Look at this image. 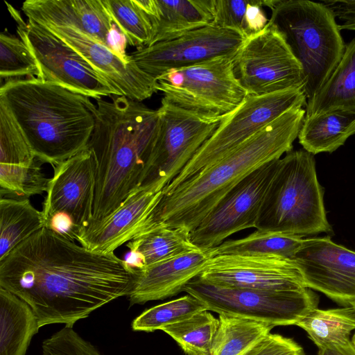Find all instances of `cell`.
<instances>
[{"instance_id":"6da1fadb","label":"cell","mask_w":355,"mask_h":355,"mask_svg":"<svg viewBox=\"0 0 355 355\" xmlns=\"http://www.w3.org/2000/svg\"><path fill=\"white\" fill-rule=\"evenodd\" d=\"M137 270L114 252L78 245L43 227L0 261V287L26 302L40 327L78 320L129 296Z\"/></svg>"},{"instance_id":"7a4b0ae2","label":"cell","mask_w":355,"mask_h":355,"mask_svg":"<svg viewBox=\"0 0 355 355\" xmlns=\"http://www.w3.org/2000/svg\"><path fill=\"white\" fill-rule=\"evenodd\" d=\"M305 114L303 107L287 111L191 180L168 193H162L133 239L159 227L193 231L245 177L292 150Z\"/></svg>"},{"instance_id":"3957f363","label":"cell","mask_w":355,"mask_h":355,"mask_svg":"<svg viewBox=\"0 0 355 355\" xmlns=\"http://www.w3.org/2000/svg\"><path fill=\"white\" fill-rule=\"evenodd\" d=\"M95 126L87 144L96 162L92 220L101 224L137 191L158 127V110L123 96L97 100Z\"/></svg>"},{"instance_id":"277c9868","label":"cell","mask_w":355,"mask_h":355,"mask_svg":"<svg viewBox=\"0 0 355 355\" xmlns=\"http://www.w3.org/2000/svg\"><path fill=\"white\" fill-rule=\"evenodd\" d=\"M0 98L42 164L54 167L87 147L97 114L89 97L31 78L1 83Z\"/></svg>"},{"instance_id":"5b68a950","label":"cell","mask_w":355,"mask_h":355,"mask_svg":"<svg viewBox=\"0 0 355 355\" xmlns=\"http://www.w3.org/2000/svg\"><path fill=\"white\" fill-rule=\"evenodd\" d=\"M255 228L301 237L330 231L313 154L291 150L277 159Z\"/></svg>"},{"instance_id":"8992f818","label":"cell","mask_w":355,"mask_h":355,"mask_svg":"<svg viewBox=\"0 0 355 355\" xmlns=\"http://www.w3.org/2000/svg\"><path fill=\"white\" fill-rule=\"evenodd\" d=\"M271 10L269 23L282 35L301 64L307 99L329 78L345 49L331 11L322 2L264 0Z\"/></svg>"},{"instance_id":"52a82bcc","label":"cell","mask_w":355,"mask_h":355,"mask_svg":"<svg viewBox=\"0 0 355 355\" xmlns=\"http://www.w3.org/2000/svg\"><path fill=\"white\" fill-rule=\"evenodd\" d=\"M157 81L162 101L207 119H223L248 96L235 77L231 57L171 69Z\"/></svg>"},{"instance_id":"ba28073f","label":"cell","mask_w":355,"mask_h":355,"mask_svg":"<svg viewBox=\"0 0 355 355\" xmlns=\"http://www.w3.org/2000/svg\"><path fill=\"white\" fill-rule=\"evenodd\" d=\"M303 89H290L270 94L248 95L224 117L218 128L180 173L166 187V194L230 153L241 144L287 111L306 107Z\"/></svg>"},{"instance_id":"9c48e42d","label":"cell","mask_w":355,"mask_h":355,"mask_svg":"<svg viewBox=\"0 0 355 355\" xmlns=\"http://www.w3.org/2000/svg\"><path fill=\"white\" fill-rule=\"evenodd\" d=\"M161 103L157 110V134L137 190L162 191L189 162L222 121L203 119L170 103Z\"/></svg>"},{"instance_id":"30bf717a","label":"cell","mask_w":355,"mask_h":355,"mask_svg":"<svg viewBox=\"0 0 355 355\" xmlns=\"http://www.w3.org/2000/svg\"><path fill=\"white\" fill-rule=\"evenodd\" d=\"M202 302L208 311L227 313L269 323L291 325L318 308V296L306 288L273 291L220 286L196 277L183 289Z\"/></svg>"},{"instance_id":"8fae6325","label":"cell","mask_w":355,"mask_h":355,"mask_svg":"<svg viewBox=\"0 0 355 355\" xmlns=\"http://www.w3.org/2000/svg\"><path fill=\"white\" fill-rule=\"evenodd\" d=\"M232 67L248 95L304 88L301 64L282 35L269 21L261 31L246 38L232 58Z\"/></svg>"},{"instance_id":"7c38bea8","label":"cell","mask_w":355,"mask_h":355,"mask_svg":"<svg viewBox=\"0 0 355 355\" xmlns=\"http://www.w3.org/2000/svg\"><path fill=\"white\" fill-rule=\"evenodd\" d=\"M17 22V32L36 58L41 80L62 86L72 92L97 100L120 96L76 51L44 26L28 19L5 2Z\"/></svg>"},{"instance_id":"4fadbf2b","label":"cell","mask_w":355,"mask_h":355,"mask_svg":"<svg viewBox=\"0 0 355 355\" xmlns=\"http://www.w3.org/2000/svg\"><path fill=\"white\" fill-rule=\"evenodd\" d=\"M277 159L266 163L245 177L191 232V241L196 247L214 248L236 232L255 228Z\"/></svg>"},{"instance_id":"5bb4252c","label":"cell","mask_w":355,"mask_h":355,"mask_svg":"<svg viewBox=\"0 0 355 355\" xmlns=\"http://www.w3.org/2000/svg\"><path fill=\"white\" fill-rule=\"evenodd\" d=\"M246 37L212 24L178 37L138 48L128 54L144 72L157 80L166 71L218 57L233 58Z\"/></svg>"},{"instance_id":"9a60e30c","label":"cell","mask_w":355,"mask_h":355,"mask_svg":"<svg viewBox=\"0 0 355 355\" xmlns=\"http://www.w3.org/2000/svg\"><path fill=\"white\" fill-rule=\"evenodd\" d=\"M29 20L44 26L76 51L120 96L141 102L158 92L157 80L142 71L128 54L116 53L74 25Z\"/></svg>"},{"instance_id":"2e32d148","label":"cell","mask_w":355,"mask_h":355,"mask_svg":"<svg viewBox=\"0 0 355 355\" xmlns=\"http://www.w3.org/2000/svg\"><path fill=\"white\" fill-rule=\"evenodd\" d=\"M198 278L220 286L262 291L308 288L293 259L275 255H216Z\"/></svg>"},{"instance_id":"e0dca14e","label":"cell","mask_w":355,"mask_h":355,"mask_svg":"<svg viewBox=\"0 0 355 355\" xmlns=\"http://www.w3.org/2000/svg\"><path fill=\"white\" fill-rule=\"evenodd\" d=\"M293 261L306 286L346 306L355 305V252L329 237L303 239Z\"/></svg>"},{"instance_id":"ac0fdd59","label":"cell","mask_w":355,"mask_h":355,"mask_svg":"<svg viewBox=\"0 0 355 355\" xmlns=\"http://www.w3.org/2000/svg\"><path fill=\"white\" fill-rule=\"evenodd\" d=\"M53 168L43 202L44 220L55 213L66 214L80 230L81 234L93 217L96 183L93 153L86 148Z\"/></svg>"},{"instance_id":"d6986e66","label":"cell","mask_w":355,"mask_h":355,"mask_svg":"<svg viewBox=\"0 0 355 355\" xmlns=\"http://www.w3.org/2000/svg\"><path fill=\"white\" fill-rule=\"evenodd\" d=\"M213 257V248H198L137 270V279L128 296L130 305L164 300L182 292Z\"/></svg>"},{"instance_id":"ffe728a7","label":"cell","mask_w":355,"mask_h":355,"mask_svg":"<svg viewBox=\"0 0 355 355\" xmlns=\"http://www.w3.org/2000/svg\"><path fill=\"white\" fill-rule=\"evenodd\" d=\"M162 196V191L137 190L114 214L78 241L91 250L110 253L131 241Z\"/></svg>"},{"instance_id":"44dd1931","label":"cell","mask_w":355,"mask_h":355,"mask_svg":"<svg viewBox=\"0 0 355 355\" xmlns=\"http://www.w3.org/2000/svg\"><path fill=\"white\" fill-rule=\"evenodd\" d=\"M21 9L28 19L74 25L105 46L116 26L104 0H26Z\"/></svg>"},{"instance_id":"7402d4cb","label":"cell","mask_w":355,"mask_h":355,"mask_svg":"<svg viewBox=\"0 0 355 355\" xmlns=\"http://www.w3.org/2000/svg\"><path fill=\"white\" fill-rule=\"evenodd\" d=\"M345 110L355 112V37L324 85L307 99L305 116Z\"/></svg>"},{"instance_id":"603a6c76","label":"cell","mask_w":355,"mask_h":355,"mask_svg":"<svg viewBox=\"0 0 355 355\" xmlns=\"http://www.w3.org/2000/svg\"><path fill=\"white\" fill-rule=\"evenodd\" d=\"M40 328L30 306L0 287V355H26Z\"/></svg>"},{"instance_id":"cb8c5ba5","label":"cell","mask_w":355,"mask_h":355,"mask_svg":"<svg viewBox=\"0 0 355 355\" xmlns=\"http://www.w3.org/2000/svg\"><path fill=\"white\" fill-rule=\"evenodd\" d=\"M156 3L155 33L150 45L212 24L211 0H156Z\"/></svg>"},{"instance_id":"d4e9b609","label":"cell","mask_w":355,"mask_h":355,"mask_svg":"<svg viewBox=\"0 0 355 355\" xmlns=\"http://www.w3.org/2000/svg\"><path fill=\"white\" fill-rule=\"evenodd\" d=\"M355 134V112L336 110L304 117L298 135L299 143L315 155L332 153Z\"/></svg>"},{"instance_id":"484cf974","label":"cell","mask_w":355,"mask_h":355,"mask_svg":"<svg viewBox=\"0 0 355 355\" xmlns=\"http://www.w3.org/2000/svg\"><path fill=\"white\" fill-rule=\"evenodd\" d=\"M43 227L42 211L28 198H1L0 261Z\"/></svg>"},{"instance_id":"4316f807","label":"cell","mask_w":355,"mask_h":355,"mask_svg":"<svg viewBox=\"0 0 355 355\" xmlns=\"http://www.w3.org/2000/svg\"><path fill=\"white\" fill-rule=\"evenodd\" d=\"M210 355H242L270 332L273 325L239 315L218 314Z\"/></svg>"},{"instance_id":"83f0119b","label":"cell","mask_w":355,"mask_h":355,"mask_svg":"<svg viewBox=\"0 0 355 355\" xmlns=\"http://www.w3.org/2000/svg\"><path fill=\"white\" fill-rule=\"evenodd\" d=\"M295 325L303 329L318 348L349 340L355 329V310L352 306L313 309L302 316Z\"/></svg>"},{"instance_id":"f1b7e54d","label":"cell","mask_w":355,"mask_h":355,"mask_svg":"<svg viewBox=\"0 0 355 355\" xmlns=\"http://www.w3.org/2000/svg\"><path fill=\"white\" fill-rule=\"evenodd\" d=\"M130 250L143 259L144 267L198 249L191 241V232L182 227H159L127 243Z\"/></svg>"},{"instance_id":"f546056e","label":"cell","mask_w":355,"mask_h":355,"mask_svg":"<svg viewBox=\"0 0 355 355\" xmlns=\"http://www.w3.org/2000/svg\"><path fill=\"white\" fill-rule=\"evenodd\" d=\"M302 241L296 235L257 230L244 238L225 241L213 250L214 256L275 255L293 259Z\"/></svg>"},{"instance_id":"4dcf8cb0","label":"cell","mask_w":355,"mask_h":355,"mask_svg":"<svg viewBox=\"0 0 355 355\" xmlns=\"http://www.w3.org/2000/svg\"><path fill=\"white\" fill-rule=\"evenodd\" d=\"M218 324V318L204 310L162 330L175 340L187 355H210Z\"/></svg>"},{"instance_id":"1f68e13d","label":"cell","mask_w":355,"mask_h":355,"mask_svg":"<svg viewBox=\"0 0 355 355\" xmlns=\"http://www.w3.org/2000/svg\"><path fill=\"white\" fill-rule=\"evenodd\" d=\"M104 2L127 44L137 49L150 45L155 33L153 22L137 0H104Z\"/></svg>"},{"instance_id":"d6a6232c","label":"cell","mask_w":355,"mask_h":355,"mask_svg":"<svg viewBox=\"0 0 355 355\" xmlns=\"http://www.w3.org/2000/svg\"><path fill=\"white\" fill-rule=\"evenodd\" d=\"M204 310L207 309L202 302L187 294L144 311L133 320L132 328L134 331L146 332L162 330L166 325L180 322Z\"/></svg>"},{"instance_id":"836d02e7","label":"cell","mask_w":355,"mask_h":355,"mask_svg":"<svg viewBox=\"0 0 355 355\" xmlns=\"http://www.w3.org/2000/svg\"><path fill=\"white\" fill-rule=\"evenodd\" d=\"M28 78L41 79L37 61L21 39L1 33L0 35V78L7 80Z\"/></svg>"},{"instance_id":"e575fe53","label":"cell","mask_w":355,"mask_h":355,"mask_svg":"<svg viewBox=\"0 0 355 355\" xmlns=\"http://www.w3.org/2000/svg\"><path fill=\"white\" fill-rule=\"evenodd\" d=\"M43 355H102L73 327L64 326L42 343Z\"/></svg>"},{"instance_id":"d590c367","label":"cell","mask_w":355,"mask_h":355,"mask_svg":"<svg viewBox=\"0 0 355 355\" xmlns=\"http://www.w3.org/2000/svg\"><path fill=\"white\" fill-rule=\"evenodd\" d=\"M250 0H211L212 25L246 35L245 15Z\"/></svg>"},{"instance_id":"8d00e7d4","label":"cell","mask_w":355,"mask_h":355,"mask_svg":"<svg viewBox=\"0 0 355 355\" xmlns=\"http://www.w3.org/2000/svg\"><path fill=\"white\" fill-rule=\"evenodd\" d=\"M242 355H306L303 348L291 338L270 332Z\"/></svg>"},{"instance_id":"74e56055","label":"cell","mask_w":355,"mask_h":355,"mask_svg":"<svg viewBox=\"0 0 355 355\" xmlns=\"http://www.w3.org/2000/svg\"><path fill=\"white\" fill-rule=\"evenodd\" d=\"M342 21L340 30L355 31V0H326L321 1Z\"/></svg>"},{"instance_id":"f35d334b","label":"cell","mask_w":355,"mask_h":355,"mask_svg":"<svg viewBox=\"0 0 355 355\" xmlns=\"http://www.w3.org/2000/svg\"><path fill=\"white\" fill-rule=\"evenodd\" d=\"M44 227L74 242L78 241L80 230L72 218L64 213H55L44 221Z\"/></svg>"},{"instance_id":"ab89813d","label":"cell","mask_w":355,"mask_h":355,"mask_svg":"<svg viewBox=\"0 0 355 355\" xmlns=\"http://www.w3.org/2000/svg\"><path fill=\"white\" fill-rule=\"evenodd\" d=\"M263 7L264 0H250L245 15L247 37L261 31L268 24Z\"/></svg>"},{"instance_id":"60d3db41","label":"cell","mask_w":355,"mask_h":355,"mask_svg":"<svg viewBox=\"0 0 355 355\" xmlns=\"http://www.w3.org/2000/svg\"><path fill=\"white\" fill-rule=\"evenodd\" d=\"M318 355H355V347L349 340L320 347Z\"/></svg>"},{"instance_id":"b9f144b4","label":"cell","mask_w":355,"mask_h":355,"mask_svg":"<svg viewBox=\"0 0 355 355\" xmlns=\"http://www.w3.org/2000/svg\"><path fill=\"white\" fill-rule=\"evenodd\" d=\"M351 341H352V343L353 345H354V347H355V332H354V335H353V336H352V338Z\"/></svg>"},{"instance_id":"7bdbcfd3","label":"cell","mask_w":355,"mask_h":355,"mask_svg":"<svg viewBox=\"0 0 355 355\" xmlns=\"http://www.w3.org/2000/svg\"><path fill=\"white\" fill-rule=\"evenodd\" d=\"M352 307H353V308L354 309V310H355V305H354Z\"/></svg>"}]
</instances>
